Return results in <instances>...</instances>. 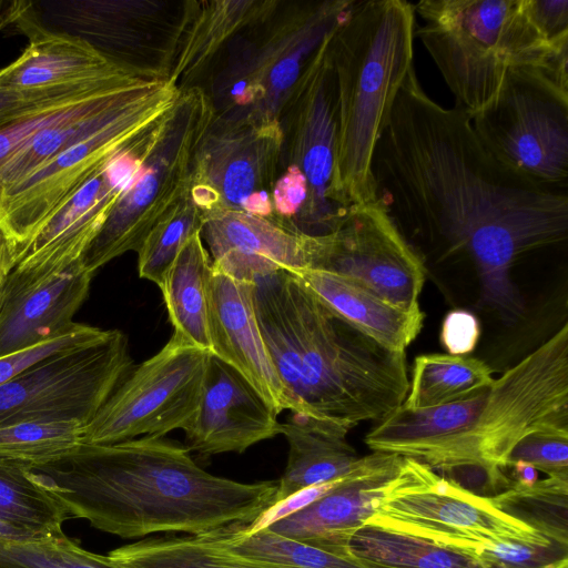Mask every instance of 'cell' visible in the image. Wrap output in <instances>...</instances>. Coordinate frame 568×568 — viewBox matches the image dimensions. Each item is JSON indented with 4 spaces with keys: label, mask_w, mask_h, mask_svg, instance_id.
<instances>
[{
    "label": "cell",
    "mask_w": 568,
    "mask_h": 568,
    "mask_svg": "<svg viewBox=\"0 0 568 568\" xmlns=\"http://www.w3.org/2000/svg\"><path fill=\"white\" fill-rule=\"evenodd\" d=\"M372 175L376 200L406 241L423 239L440 258H469L484 302L507 322L523 315L510 270L525 253L567 239L565 192L505 169L464 110L429 98L414 67L377 141Z\"/></svg>",
    "instance_id": "obj_1"
},
{
    "label": "cell",
    "mask_w": 568,
    "mask_h": 568,
    "mask_svg": "<svg viewBox=\"0 0 568 568\" xmlns=\"http://www.w3.org/2000/svg\"><path fill=\"white\" fill-rule=\"evenodd\" d=\"M70 516L132 539L204 535L250 524L273 505L277 480L242 483L201 468L186 447L163 437L81 444L31 468Z\"/></svg>",
    "instance_id": "obj_2"
},
{
    "label": "cell",
    "mask_w": 568,
    "mask_h": 568,
    "mask_svg": "<svg viewBox=\"0 0 568 568\" xmlns=\"http://www.w3.org/2000/svg\"><path fill=\"white\" fill-rule=\"evenodd\" d=\"M258 326L291 412L349 432L405 400L406 355L357 329L287 270L253 280Z\"/></svg>",
    "instance_id": "obj_3"
},
{
    "label": "cell",
    "mask_w": 568,
    "mask_h": 568,
    "mask_svg": "<svg viewBox=\"0 0 568 568\" xmlns=\"http://www.w3.org/2000/svg\"><path fill=\"white\" fill-rule=\"evenodd\" d=\"M536 432L568 433V325L494 382L459 400L376 423L365 444L423 463L438 475L462 467L506 468L513 447Z\"/></svg>",
    "instance_id": "obj_4"
},
{
    "label": "cell",
    "mask_w": 568,
    "mask_h": 568,
    "mask_svg": "<svg viewBox=\"0 0 568 568\" xmlns=\"http://www.w3.org/2000/svg\"><path fill=\"white\" fill-rule=\"evenodd\" d=\"M415 11L403 0H355L333 39L338 132L332 199L343 211L376 200L372 160L414 67Z\"/></svg>",
    "instance_id": "obj_5"
},
{
    "label": "cell",
    "mask_w": 568,
    "mask_h": 568,
    "mask_svg": "<svg viewBox=\"0 0 568 568\" xmlns=\"http://www.w3.org/2000/svg\"><path fill=\"white\" fill-rule=\"evenodd\" d=\"M415 31L456 106L471 115L497 95L511 67L545 64L568 54L538 32L523 0H423Z\"/></svg>",
    "instance_id": "obj_6"
},
{
    "label": "cell",
    "mask_w": 568,
    "mask_h": 568,
    "mask_svg": "<svg viewBox=\"0 0 568 568\" xmlns=\"http://www.w3.org/2000/svg\"><path fill=\"white\" fill-rule=\"evenodd\" d=\"M568 54L511 67L495 99L469 115L484 148L505 169L559 190L568 178Z\"/></svg>",
    "instance_id": "obj_7"
},
{
    "label": "cell",
    "mask_w": 568,
    "mask_h": 568,
    "mask_svg": "<svg viewBox=\"0 0 568 568\" xmlns=\"http://www.w3.org/2000/svg\"><path fill=\"white\" fill-rule=\"evenodd\" d=\"M215 115L203 89H181L144 161L81 256L90 273L129 251L138 252L153 226L190 189L195 151Z\"/></svg>",
    "instance_id": "obj_8"
},
{
    "label": "cell",
    "mask_w": 568,
    "mask_h": 568,
    "mask_svg": "<svg viewBox=\"0 0 568 568\" xmlns=\"http://www.w3.org/2000/svg\"><path fill=\"white\" fill-rule=\"evenodd\" d=\"M366 523L465 551L496 542L549 540L499 510L489 497L406 457Z\"/></svg>",
    "instance_id": "obj_9"
},
{
    "label": "cell",
    "mask_w": 568,
    "mask_h": 568,
    "mask_svg": "<svg viewBox=\"0 0 568 568\" xmlns=\"http://www.w3.org/2000/svg\"><path fill=\"white\" fill-rule=\"evenodd\" d=\"M133 369L126 335L51 356L0 386V427L29 422L87 425Z\"/></svg>",
    "instance_id": "obj_10"
},
{
    "label": "cell",
    "mask_w": 568,
    "mask_h": 568,
    "mask_svg": "<svg viewBox=\"0 0 568 568\" xmlns=\"http://www.w3.org/2000/svg\"><path fill=\"white\" fill-rule=\"evenodd\" d=\"M209 356L173 334L132 369L84 426L82 444L111 445L184 430L200 402Z\"/></svg>",
    "instance_id": "obj_11"
},
{
    "label": "cell",
    "mask_w": 568,
    "mask_h": 568,
    "mask_svg": "<svg viewBox=\"0 0 568 568\" xmlns=\"http://www.w3.org/2000/svg\"><path fill=\"white\" fill-rule=\"evenodd\" d=\"M284 143L280 120L215 115L193 158L190 191L196 205L202 212L275 214L272 192Z\"/></svg>",
    "instance_id": "obj_12"
},
{
    "label": "cell",
    "mask_w": 568,
    "mask_h": 568,
    "mask_svg": "<svg viewBox=\"0 0 568 568\" xmlns=\"http://www.w3.org/2000/svg\"><path fill=\"white\" fill-rule=\"evenodd\" d=\"M354 0L308 2L276 18L226 78V98L254 121L280 120L307 62L346 19Z\"/></svg>",
    "instance_id": "obj_13"
},
{
    "label": "cell",
    "mask_w": 568,
    "mask_h": 568,
    "mask_svg": "<svg viewBox=\"0 0 568 568\" xmlns=\"http://www.w3.org/2000/svg\"><path fill=\"white\" fill-rule=\"evenodd\" d=\"M343 276L406 311L419 308L426 268L374 200L348 207L328 233L311 235L310 267Z\"/></svg>",
    "instance_id": "obj_14"
},
{
    "label": "cell",
    "mask_w": 568,
    "mask_h": 568,
    "mask_svg": "<svg viewBox=\"0 0 568 568\" xmlns=\"http://www.w3.org/2000/svg\"><path fill=\"white\" fill-rule=\"evenodd\" d=\"M180 92L162 97L75 143L3 196L0 232L8 244L10 262L88 179L126 143L163 118Z\"/></svg>",
    "instance_id": "obj_15"
},
{
    "label": "cell",
    "mask_w": 568,
    "mask_h": 568,
    "mask_svg": "<svg viewBox=\"0 0 568 568\" xmlns=\"http://www.w3.org/2000/svg\"><path fill=\"white\" fill-rule=\"evenodd\" d=\"M336 30L311 57L286 108L292 115L290 164L302 171L308 186L307 201L294 223L308 235L331 232L347 211L341 210L332 199L338 132L333 67Z\"/></svg>",
    "instance_id": "obj_16"
},
{
    "label": "cell",
    "mask_w": 568,
    "mask_h": 568,
    "mask_svg": "<svg viewBox=\"0 0 568 568\" xmlns=\"http://www.w3.org/2000/svg\"><path fill=\"white\" fill-rule=\"evenodd\" d=\"M160 121L88 179L11 258L10 268L29 280H41L80 260L152 148Z\"/></svg>",
    "instance_id": "obj_17"
},
{
    "label": "cell",
    "mask_w": 568,
    "mask_h": 568,
    "mask_svg": "<svg viewBox=\"0 0 568 568\" xmlns=\"http://www.w3.org/2000/svg\"><path fill=\"white\" fill-rule=\"evenodd\" d=\"M277 415L247 379L210 353L196 412L184 428L186 449L206 457L243 453L280 434Z\"/></svg>",
    "instance_id": "obj_18"
},
{
    "label": "cell",
    "mask_w": 568,
    "mask_h": 568,
    "mask_svg": "<svg viewBox=\"0 0 568 568\" xmlns=\"http://www.w3.org/2000/svg\"><path fill=\"white\" fill-rule=\"evenodd\" d=\"M202 241L212 265L251 282L278 270L310 267L311 235L276 214L262 216L231 209L203 212Z\"/></svg>",
    "instance_id": "obj_19"
},
{
    "label": "cell",
    "mask_w": 568,
    "mask_h": 568,
    "mask_svg": "<svg viewBox=\"0 0 568 568\" xmlns=\"http://www.w3.org/2000/svg\"><path fill=\"white\" fill-rule=\"evenodd\" d=\"M403 457L374 452L339 478L325 495L284 517L268 530L324 550L347 555L348 539L369 519Z\"/></svg>",
    "instance_id": "obj_20"
},
{
    "label": "cell",
    "mask_w": 568,
    "mask_h": 568,
    "mask_svg": "<svg viewBox=\"0 0 568 568\" xmlns=\"http://www.w3.org/2000/svg\"><path fill=\"white\" fill-rule=\"evenodd\" d=\"M92 277L81 258L41 280L7 273L0 285V357L71 332Z\"/></svg>",
    "instance_id": "obj_21"
},
{
    "label": "cell",
    "mask_w": 568,
    "mask_h": 568,
    "mask_svg": "<svg viewBox=\"0 0 568 568\" xmlns=\"http://www.w3.org/2000/svg\"><path fill=\"white\" fill-rule=\"evenodd\" d=\"M212 354L235 368L277 414L291 410L290 397L264 343L253 304V283L212 265L209 297Z\"/></svg>",
    "instance_id": "obj_22"
},
{
    "label": "cell",
    "mask_w": 568,
    "mask_h": 568,
    "mask_svg": "<svg viewBox=\"0 0 568 568\" xmlns=\"http://www.w3.org/2000/svg\"><path fill=\"white\" fill-rule=\"evenodd\" d=\"M14 24L28 37L29 45L17 60L0 69V89L51 88L118 75L142 67L114 61L85 41L44 30L23 14Z\"/></svg>",
    "instance_id": "obj_23"
},
{
    "label": "cell",
    "mask_w": 568,
    "mask_h": 568,
    "mask_svg": "<svg viewBox=\"0 0 568 568\" xmlns=\"http://www.w3.org/2000/svg\"><path fill=\"white\" fill-rule=\"evenodd\" d=\"M166 75L180 89L202 72L216 52L246 27H256L276 11L272 0L185 2Z\"/></svg>",
    "instance_id": "obj_24"
},
{
    "label": "cell",
    "mask_w": 568,
    "mask_h": 568,
    "mask_svg": "<svg viewBox=\"0 0 568 568\" xmlns=\"http://www.w3.org/2000/svg\"><path fill=\"white\" fill-rule=\"evenodd\" d=\"M328 308L381 345L405 353L419 334L424 313L392 305L343 276L320 270L292 272Z\"/></svg>",
    "instance_id": "obj_25"
},
{
    "label": "cell",
    "mask_w": 568,
    "mask_h": 568,
    "mask_svg": "<svg viewBox=\"0 0 568 568\" xmlns=\"http://www.w3.org/2000/svg\"><path fill=\"white\" fill-rule=\"evenodd\" d=\"M280 434L286 438L288 456L273 505L304 488L347 475L361 458L346 442L347 432L302 414L292 413L281 423Z\"/></svg>",
    "instance_id": "obj_26"
},
{
    "label": "cell",
    "mask_w": 568,
    "mask_h": 568,
    "mask_svg": "<svg viewBox=\"0 0 568 568\" xmlns=\"http://www.w3.org/2000/svg\"><path fill=\"white\" fill-rule=\"evenodd\" d=\"M211 273L212 261L197 232L184 244L159 286L173 334L210 353Z\"/></svg>",
    "instance_id": "obj_27"
},
{
    "label": "cell",
    "mask_w": 568,
    "mask_h": 568,
    "mask_svg": "<svg viewBox=\"0 0 568 568\" xmlns=\"http://www.w3.org/2000/svg\"><path fill=\"white\" fill-rule=\"evenodd\" d=\"M347 551L377 568H493L465 550L368 523L352 534Z\"/></svg>",
    "instance_id": "obj_28"
},
{
    "label": "cell",
    "mask_w": 568,
    "mask_h": 568,
    "mask_svg": "<svg viewBox=\"0 0 568 568\" xmlns=\"http://www.w3.org/2000/svg\"><path fill=\"white\" fill-rule=\"evenodd\" d=\"M31 468L0 457V523L24 540L62 535L70 515Z\"/></svg>",
    "instance_id": "obj_29"
},
{
    "label": "cell",
    "mask_w": 568,
    "mask_h": 568,
    "mask_svg": "<svg viewBox=\"0 0 568 568\" xmlns=\"http://www.w3.org/2000/svg\"><path fill=\"white\" fill-rule=\"evenodd\" d=\"M483 361L449 354H424L415 358L403 407L428 409L467 397L494 382Z\"/></svg>",
    "instance_id": "obj_30"
},
{
    "label": "cell",
    "mask_w": 568,
    "mask_h": 568,
    "mask_svg": "<svg viewBox=\"0 0 568 568\" xmlns=\"http://www.w3.org/2000/svg\"><path fill=\"white\" fill-rule=\"evenodd\" d=\"M108 557L123 568H271L232 554L207 535L145 538Z\"/></svg>",
    "instance_id": "obj_31"
},
{
    "label": "cell",
    "mask_w": 568,
    "mask_h": 568,
    "mask_svg": "<svg viewBox=\"0 0 568 568\" xmlns=\"http://www.w3.org/2000/svg\"><path fill=\"white\" fill-rule=\"evenodd\" d=\"M204 535L232 554L271 568H377L351 554L324 550L267 528L246 534L240 524H232Z\"/></svg>",
    "instance_id": "obj_32"
},
{
    "label": "cell",
    "mask_w": 568,
    "mask_h": 568,
    "mask_svg": "<svg viewBox=\"0 0 568 568\" xmlns=\"http://www.w3.org/2000/svg\"><path fill=\"white\" fill-rule=\"evenodd\" d=\"M490 500L547 538L568 544V477L548 476L529 486L513 483Z\"/></svg>",
    "instance_id": "obj_33"
},
{
    "label": "cell",
    "mask_w": 568,
    "mask_h": 568,
    "mask_svg": "<svg viewBox=\"0 0 568 568\" xmlns=\"http://www.w3.org/2000/svg\"><path fill=\"white\" fill-rule=\"evenodd\" d=\"M202 223L203 212L194 202L189 189L153 226L136 252L140 277L160 286L187 240L201 232Z\"/></svg>",
    "instance_id": "obj_34"
},
{
    "label": "cell",
    "mask_w": 568,
    "mask_h": 568,
    "mask_svg": "<svg viewBox=\"0 0 568 568\" xmlns=\"http://www.w3.org/2000/svg\"><path fill=\"white\" fill-rule=\"evenodd\" d=\"M84 424L29 422L0 427V457L31 465L59 460L82 444Z\"/></svg>",
    "instance_id": "obj_35"
},
{
    "label": "cell",
    "mask_w": 568,
    "mask_h": 568,
    "mask_svg": "<svg viewBox=\"0 0 568 568\" xmlns=\"http://www.w3.org/2000/svg\"><path fill=\"white\" fill-rule=\"evenodd\" d=\"M0 568H123L64 534L29 540L0 539Z\"/></svg>",
    "instance_id": "obj_36"
},
{
    "label": "cell",
    "mask_w": 568,
    "mask_h": 568,
    "mask_svg": "<svg viewBox=\"0 0 568 568\" xmlns=\"http://www.w3.org/2000/svg\"><path fill=\"white\" fill-rule=\"evenodd\" d=\"M467 552L493 568H568V544L551 539L488 544Z\"/></svg>",
    "instance_id": "obj_37"
},
{
    "label": "cell",
    "mask_w": 568,
    "mask_h": 568,
    "mask_svg": "<svg viewBox=\"0 0 568 568\" xmlns=\"http://www.w3.org/2000/svg\"><path fill=\"white\" fill-rule=\"evenodd\" d=\"M145 73L146 69L140 67L131 72L118 75L80 81L51 88L32 90L0 89V126L52 100L83 94L108 88L139 78Z\"/></svg>",
    "instance_id": "obj_38"
},
{
    "label": "cell",
    "mask_w": 568,
    "mask_h": 568,
    "mask_svg": "<svg viewBox=\"0 0 568 568\" xmlns=\"http://www.w3.org/2000/svg\"><path fill=\"white\" fill-rule=\"evenodd\" d=\"M109 329L79 324L54 339L0 357V386L33 365L61 353L74 351L103 338Z\"/></svg>",
    "instance_id": "obj_39"
},
{
    "label": "cell",
    "mask_w": 568,
    "mask_h": 568,
    "mask_svg": "<svg viewBox=\"0 0 568 568\" xmlns=\"http://www.w3.org/2000/svg\"><path fill=\"white\" fill-rule=\"evenodd\" d=\"M517 462L548 476L568 477V433L536 432L523 437L510 450L506 468Z\"/></svg>",
    "instance_id": "obj_40"
},
{
    "label": "cell",
    "mask_w": 568,
    "mask_h": 568,
    "mask_svg": "<svg viewBox=\"0 0 568 568\" xmlns=\"http://www.w3.org/2000/svg\"><path fill=\"white\" fill-rule=\"evenodd\" d=\"M523 7L531 23L554 48H568V1L523 0Z\"/></svg>",
    "instance_id": "obj_41"
},
{
    "label": "cell",
    "mask_w": 568,
    "mask_h": 568,
    "mask_svg": "<svg viewBox=\"0 0 568 568\" xmlns=\"http://www.w3.org/2000/svg\"><path fill=\"white\" fill-rule=\"evenodd\" d=\"M307 196L308 186L304 174L296 165L288 164L273 186L274 213L294 223L303 211Z\"/></svg>",
    "instance_id": "obj_42"
},
{
    "label": "cell",
    "mask_w": 568,
    "mask_h": 568,
    "mask_svg": "<svg viewBox=\"0 0 568 568\" xmlns=\"http://www.w3.org/2000/svg\"><path fill=\"white\" fill-rule=\"evenodd\" d=\"M480 337L477 317L465 310H454L446 314L440 329V341L449 355L463 356L476 347Z\"/></svg>",
    "instance_id": "obj_43"
},
{
    "label": "cell",
    "mask_w": 568,
    "mask_h": 568,
    "mask_svg": "<svg viewBox=\"0 0 568 568\" xmlns=\"http://www.w3.org/2000/svg\"><path fill=\"white\" fill-rule=\"evenodd\" d=\"M31 0H0V31L16 21L30 6Z\"/></svg>",
    "instance_id": "obj_44"
},
{
    "label": "cell",
    "mask_w": 568,
    "mask_h": 568,
    "mask_svg": "<svg viewBox=\"0 0 568 568\" xmlns=\"http://www.w3.org/2000/svg\"><path fill=\"white\" fill-rule=\"evenodd\" d=\"M511 468L513 481L518 485L529 486L538 480L537 470L529 464L517 462L508 466Z\"/></svg>",
    "instance_id": "obj_45"
},
{
    "label": "cell",
    "mask_w": 568,
    "mask_h": 568,
    "mask_svg": "<svg viewBox=\"0 0 568 568\" xmlns=\"http://www.w3.org/2000/svg\"><path fill=\"white\" fill-rule=\"evenodd\" d=\"M10 272V255L8 244L0 232V285L7 273Z\"/></svg>",
    "instance_id": "obj_46"
}]
</instances>
